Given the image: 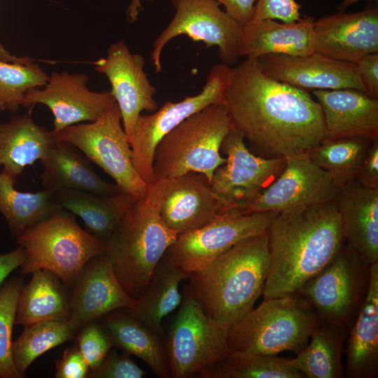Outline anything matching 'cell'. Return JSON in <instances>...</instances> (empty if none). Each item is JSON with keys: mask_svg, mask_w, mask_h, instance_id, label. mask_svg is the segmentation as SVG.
Wrapping results in <instances>:
<instances>
[{"mask_svg": "<svg viewBox=\"0 0 378 378\" xmlns=\"http://www.w3.org/2000/svg\"><path fill=\"white\" fill-rule=\"evenodd\" d=\"M234 128L266 158L307 153L326 137L323 113L307 90L275 80L257 58L233 68L225 99Z\"/></svg>", "mask_w": 378, "mask_h": 378, "instance_id": "6da1fadb", "label": "cell"}, {"mask_svg": "<svg viewBox=\"0 0 378 378\" xmlns=\"http://www.w3.org/2000/svg\"><path fill=\"white\" fill-rule=\"evenodd\" d=\"M267 231L270 265L263 300L296 293L345 243L336 199L279 213Z\"/></svg>", "mask_w": 378, "mask_h": 378, "instance_id": "7a4b0ae2", "label": "cell"}, {"mask_svg": "<svg viewBox=\"0 0 378 378\" xmlns=\"http://www.w3.org/2000/svg\"><path fill=\"white\" fill-rule=\"evenodd\" d=\"M270 265L268 234L244 239L200 270L188 285L204 313L229 327L262 295Z\"/></svg>", "mask_w": 378, "mask_h": 378, "instance_id": "3957f363", "label": "cell"}, {"mask_svg": "<svg viewBox=\"0 0 378 378\" xmlns=\"http://www.w3.org/2000/svg\"><path fill=\"white\" fill-rule=\"evenodd\" d=\"M321 321L300 293L263 300L228 327L230 354L276 356L285 351L300 354Z\"/></svg>", "mask_w": 378, "mask_h": 378, "instance_id": "277c9868", "label": "cell"}, {"mask_svg": "<svg viewBox=\"0 0 378 378\" xmlns=\"http://www.w3.org/2000/svg\"><path fill=\"white\" fill-rule=\"evenodd\" d=\"M178 234L168 227L146 200H136L106 241L115 275L126 293L139 298L153 272Z\"/></svg>", "mask_w": 378, "mask_h": 378, "instance_id": "5b68a950", "label": "cell"}, {"mask_svg": "<svg viewBox=\"0 0 378 378\" xmlns=\"http://www.w3.org/2000/svg\"><path fill=\"white\" fill-rule=\"evenodd\" d=\"M16 241L24 252L20 267L23 275L47 270L71 288L87 262L107 249L105 241L81 228L74 214L62 208L28 228Z\"/></svg>", "mask_w": 378, "mask_h": 378, "instance_id": "8992f818", "label": "cell"}, {"mask_svg": "<svg viewBox=\"0 0 378 378\" xmlns=\"http://www.w3.org/2000/svg\"><path fill=\"white\" fill-rule=\"evenodd\" d=\"M232 127L225 103L209 105L184 120L158 143L154 179L196 172L211 183L216 169L226 162L220 149Z\"/></svg>", "mask_w": 378, "mask_h": 378, "instance_id": "52a82bcc", "label": "cell"}, {"mask_svg": "<svg viewBox=\"0 0 378 378\" xmlns=\"http://www.w3.org/2000/svg\"><path fill=\"white\" fill-rule=\"evenodd\" d=\"M179 309L167 335V350L173 378H191L227 356L228 327L206 315L186 285Z\"/></svg>", "mask_w": 378, "mask_h": 378, "instance_id": "ba28073f", "label": "cell"}, {"mask_svg": "<svg viewBox=\"0 0 378 378\" xmlns=\"http://www.w3.org/2000/svg\"><path fill=\"white\" fill-rule=\"evenodd\" d=\"M370 265L345 241L333 260L297 293L322 323L351 328L369 286Z\"/></svg>", "mask_w": 378, "mask_h": 378, "instance_id": "9c48e42d", "label": "cell"}, {"mask_svg": "<svg viewBox=\"0 0 378 378\" xmlns=\"http://www.w3.org/2000/svg\"><path fill=\"white\" fill-rule=\"evenodd\" d=\"M55 139L76 147L108 174L125 192L137 200L146 199L147 184L132 164L130 144L122 125L117 103L94 122L63 129L55 135Z\"/></svg>", "mask_w": 378, "mask_h": 378, "instance_id": "30bf717a", "label": "cell"}, {"mask_svg": "<svg viewBox=\"0 0 378 378\" xmlns=\"http://www.w3.org/2000/svg\"><path fill=\"white\" fill-rule=\"evenodd\" d=\"M233 68L216 64L211 69L201 92L178 102H166L150 115H140L130 140L132 164L148 185L154 181L153 160L162 138L190 115L211 104L225 103Z\"/></svg>", "mask_w": 378, "mask_h": 378, "instance_id": "8fae6325", "label": "cell"}, {"mask_svg": "<svg viewBox=\"0 0 378 378\" xmlns=\"http://www.w3.org/2000/svg\"><path fill=\"white\" fill-rule=\"evenodd\" d=\"M243 135L232 127L220 151L226 162L214 172L210 185L220 200L222 212L243 213L281 174L285 158H266L250 150Z\"/></svg>", "mask_w": 378, "mask_h": 378, "instance_id": "7c38bea8", "label": "cell"}, {"mask_svg": "<svg viewBox=\"0 0 378 378\" xmlns=\"http://www.w3.org/2000/svg\"><path fill=\"white\" fill-rule=\"evenodd\" d=\"M279 213L243 214L229 210L206 224L178 236L167 254L189 275L207 266L238 242L267 230Z\"/></svg>", "mask_w": 378, "mask_h": 378, "instance_id": "4fadbf2b", "label": "cell"}, {"mask_svg": "<svg viewBox=\"0 0 378 378\" xmlns=\"http://www.w3.org/2000/svg\"><path fill=\"white\" fill-rule=\"evenodd\" d=\"M175 15L153 43L150 54L156 73L162 71L161 54L169 41L186 35L207 48L218 47L223 64H236L240 57L239 45L242 27L215 0H172Z\"/></svg>", "mask_w": 378, "mask_h": 378, "instance_id": "5bb4252c", "label": "cell"}, {"mask_svg": "<svg viewBox=\"0 0 378 378\" xmlns=\"http://www.w3.org/2000/svg\"><path fill=\"white\" fill-rule=\"evenodd\" d=\"M178 235L197 229L222 212V204L202 174L189 172L155 180L146 199Z\"/></svg>", "mask_w": 378, "mask_h": 378, "instance_id": "9a60e30c", "label": "cell"}, {"mask_svg": "<svg viewBox=\"0 0 378 378\" xmlns=\"http://www.w3.org/2000/svg\"><path fill=\"white\" fill-rule=\"evenodd\" d=\"M279 176L243 214L285 211L325 203L337 198L340 188L330 175L315 164L308 153L285 157Z\"/></svg>", "mask_w": 378, "mask_h": 378, "instance_id": "2e32d148", "label": "cell"}, {"mask_svg": "<svg viewBox=\"0 0 378 378\" xmlns=\"http://www.w3.org/2000/svg\"><path fill=\"white\" fill-rule=\"evenodd\" d=\"M88 82V76L84 73L52 71L46 85L26 93L24 107L46 106L54 116L55 135L70 125L94 122L116 102L110 91H92Z\"/></svg>", "mask_w": 378, "mask_h": 378, "instance_id": "e0dca14e", "label": "cell"}, {"mask_svg": "<svg viewBox=\"0 0 378 378\" xmlns=\"http://www.w3.org/2000/svg\"><path fill=\"white\" fill-rule=\"evenodd\" d=\"M93 64L109 80L110 92L120 108L122 127L130 141L141 113L158 109L154 99L157 90L144 71L145 59L141 55L132 53L122 40L111 44L107 56Z\"/></svg>", "mask_w": 378, "mask_h": 378, "instance_id": "ac0fdd59", "label": "cell"}, {"mask_svg": "<svg viewBox=\"0 0 378 378\" xmlns=\"http://www.w3.org/2000/svg\"><path fill=\"white\" fill-rule=\"evenodd\" d=\"M267 76L304 90L351 88L365 92L356 64L314 52L302 56L265 55L257 58Z\"/></svg>", "mask_w": 378, "mask_h": 378, "instance_id": "d6986e66", "label": "cell"}, {"mask_svg": "<svg viewBox=\"0 0 378 378\" xmlns=\"http://www.w3.org/2000/svg\"><path fill=\"white\" fill-rule=\"evenodd\" d=\"M314 51L328 57L356 64L378 53V8L368 5L357 13H337L314 23Z\"/></svg>", "mask_w": 378, "mask_h": 378, "instance_id": "ffe728a7", "label": "cell"}, {"mask_svg": "<svg viewBox=\"0 0 378 378\" xmlns=\"http://www.w3.org/2000/svg\"><path fill=\"white\" fill-rule=\"evenodd\" d=\"M69 318L78 330L95 319L131 309L136 300L118 280L106 253L92 258L76 281L69 297Z\"/></svg>", "mask_w": 378, "mask_h": 378, "instance_id": "44dd1931", "label": "cell"}, {"mask_svg": "<svg viewBox=\"0 0 378 378\" xmlns=\"http://www.w3.org/2000/svg\"><path fill=\"white\" fill-rule=\"evenodd\" d=\"M323 113L326 137L378 139V98L351 88L314 90Z\"/></svg>", "mask_w": 378, "mask_h": 378, "instance_id": "7402d4cb", "label": "cell"}, {"mask_svg": "<svg viewBox=\"0 0 378 378\" xmlns=\"http://www.w3.org/2000/svg\"><path fill=\"white\" fill-rule=\"evenodd\" d=\"M336 202L345 241L368 265L378 262V189L354 180L341 188Z\"/></svg>", "mask_w": 378, "mask_h": 378, "instance_id": "603a6c76", "label": "cell"}, {"mask_svg": "<svg viewBox=\"0 0 378 378\" xmlns=\"http://www.w3.org/2000/svg\"><path fill=\"white\" fill-rule=\"evenodd\" d=\"M314 20L311 16L282 23L271 19H252L242 27L239 55L258 58L270 54H311L315 52Z\"/></svg>", "mask_w": 378, "mask_h": 378, "instance_id": "cb8c5ba5", "label": "cell"}, {"mask_svg": "<svg viewBox=\"0 0 378 378\" xmlns=\"http://www.w3.org/2000/svg\"><path fill=\"white\" fill-rule=\"evenodd\" d=\"M44 169L41 174L43 190L52 194L64 190L88 192L111 196L125 192L117 185L102 179L88 159L74 146L55 140L47 155L40 160Z\"/></svg>", "mask_w": 378, "mask_h": 378, "instance_id": "d4e9b609", "label": "cell"}, {"mask_svg": "<svg viewBox=\"0 0 378 378\" xmlns=\"http://www.w3.org/2000/svg\"><path fill=\"white\" fill-rule=\"evenodd\" d=\"M344 372L349 378L378 376V262L370 265L366 297L350 328Z\"/></svg>", "mask_w": 378, "mask_h": 378, "instance_id": "484cf974", "label": "cell"}, {"mask_svg": "<svg viewBox=\"0 0 378 378\" xmlns=\"http://www.w3.org/2000/svg\"><path fill=\"white\" fill-rule=\"evenodd\" d=\"M52 130L36 124L30 113L0 122V167L15 178L42 160L55 142Z\"/></svg>", "mask_w": 378, "mask_h": 378, "instance_id": "4316f807", "label": "cell"}, {"mask_svg": "<svg viewBox=\"0 0 378 378\" xmlns=\"http://www.w3.org/2000/svg\"><path fill=\"white\" fill-rule=\"evenodd\" d=\"M103 326L113 346L142 360L160 378L172 377L165 337L125 309L106 315Z\"/></svg>", "mask_w": 378, "mask_h": 378, "instance_id": "83f0119b", "label": "cell"}, {"mask_svg": "<svg viewBox=\"0 0 378 378\" xmlns=\"http://www.w3.org/2000/svg\"><path fill=\"white\" fill-rule=\"evenodd\" d=\"M189 274L177 266L167 253L160 260L144 293L136 300L128 313L136 319L165 337L162 319L177 308L182 300L180 283Z\"/></svg>", "mask_w": 378, "mask_h": 378, "instance_id": "f1b7e54d", "label": "cell"}, {"mask_svg": "<svg viewBox=\"0 0 378 378\" xmlns=\"http://www.w3.org/2000/svg\"><path fill=\"white\" fill-rule=\"evenodd\" d=\"M54 197L61 208L83 220L87 231L105 242L137 200L126 192L106 196L77 190L60 191Z\"/></svg>", "mask_w": 378, "mask_h": 378, "instance_id": "f546056e", "label": "cell"}, {"mask_svg": "<svg viewBox=\"0 0 378 378\" xmlns=\"http://www.w3.org/2000/svg\"><path fill=\"white\" fill-rule=\"evenodd\" d=\"M31 281L21 290L15 325L24 326L46 321L66 320L70 316L69 297L64 285L52 272H34Z\"/></svg>", "mask_w": 378, "mask_h": 378, "instance_id": "4dcf8cb0", "label": "cell"}, {"mask_svg": "<svg viewBox=\"0 0 378 378\" xmlns=\"http://www.w3.org/2000/svg\"><path fill=\"white\" fill-rule=\"evenodd\" d=\"M346 327L321 323L313 332L307 346L288 363L309 378H341Z\"/></svg>", "mask_w": 378, "mask_h": 378, "instance_id": "1f68e13d", "label": "cell"}, {"mask_svg": "<svg viewBox=\"0 0 378 378\" xmlns=\"http://www.w3.org/2000/svg\"><path fill=\"white\" fill-rule=\"evenodd\" d=\"M16 181L3 171L0 173V213L15 238L61 208L52 192L46 190L20 192L14 187Z\"/></svg>", "mask_w": 378, "mask_h": 378, "instance_id": "d6a6232c", "label": "cell"}, {"mask_svg": "<svg viewBox=\"0 0 378 378\" xmlns=\"http://www.w3.org/2000/svg\"><path fill=\"white\" fill-rule=\"evenodd\" d=\"M372 141L363 137L324 139L307 153L312 161L341 189L355 180Z\"/></svg>", "mask_w": 378, "mask_h": 378, "instance_id": "836d02e7", "label": "cell"}, {"mask_svg": "<svg viewBox=\"0 0 378 378\" xmlns=\"http://www.w3.org/2000/svg\"><path fill=\"white\" fill-rule=\"evenodd\" d=\"M199 378H304L276 356L229 354L200 372Z\"/></svg>", "mask_w": 378, "mask_h": 378, "instance_id": "e575fe53", "label": "cell"}, {"mask_svg": "<svg viewBox=\"0 0 378 378\" xmlns=\"http://www.w3.org/2000/svg\"><path fill=\"white\" fill-rule=\"evenodd\" d=\"M78 330L69 318L46 321L24 326L22 334L13 342V358L18 372L24 377L27 368L41 355L73 339Z\"/></svg>", "mask_w": 378, "mask_h": 378, "instance_id": "d590c367", "label": "cell"}, {"mask_svg": "<svg viewBox=\"0 0 378 378\" xmlns=\"http://www.w3.org/2000/svg\"><path fill=\"white\" fill-rule=\"evenodd\" d=\"M0 60V112L16 113L24 105L26 93L46 85L49 76L35 62Z\"/></svg>", "mask_w": 378, "mask_h": 378, "instance_id": "8d00e7d4", "label": "cell"}, {"mask_svg": "<svg viewBox=\"0 0 378 378\" xmlns=\"http://www.w3.org/2000/svg\"><path fill=\"white\" fill-rule=\"evenodd\" d=\"M22 286L21 279L13 278L0 288V378L23 377L15 365L12 351V330Z\"/></svg>", "mask_w": 378, "mask_h": 378, "instance_id": "74e56055", "label": "cell"}, {"mask_svg": "<svg viewBox=\"0 0 378 378\" xmlns=\"http://www.w3.org/2000/svg\"><path fill=\"white\" fill-rule=\"evenodd\" d=\"M75 345L88 364L90 372L100 365L113 347V342L104 327L94 321L81 328Z\"/></svg>", "mask_w": 378, "mask_h": 378, "instance_id": "f35d334b", "label": "cell"}, {"mask_svg": "<svg viewBox=\"0 0 378 378\" xmlns=\"http://www.w3.org/2000/svg\"><path fill=\"white\" fill-rule=\"evenodd\" d=\"M130 355L110 350L100 365L91 372L92 378H141L146 372L137 365Z\"/></svg>", "mask_w": 378, "mask_h": 378, "instance_id": "ab89813d", "label": "cell"}, {"mask_svg": "<svg viewBox=\"0 0 378 378\" xmlns=\"http://www.w3.org/2000/svg\"><path fill=\"white\" fill-rule=\"evenodd\" d=\"M301 6L295 0H257L252 19L279 20L293 22L301 18Z\"/></svg>", "mask_w": 378, "mask_h": 378, "instance_id": "60d3db41", "label": "cell"}, {"mask_svg": "<svg viewBox=\"0 0 378 378\" xmlns=\"http://www.w3.org/2000/svg\"><path fill=\"white\" fill-rule=\"evenodd\" d=\"M57 378L88 377L90 369L77 346L67 348L60 359L55 361Z\"/></svg>", "mask_w": 378, "mask_h": 378, "instance_id": "b9f144b4", "label": "cell"}, {"mask_svg": "<svg viewBox=\"0 0 378 378\" xmlns=\"http://www.w3.org/2000/svg\"><path fill=\"white\" fill-rule=\"evenodd\" d=\"M355 180L365 188L378 189V139L372 141Z\"/></svg>", "mask_w": 378, "mask_h": 378, "instance_id": "7bdbcfd3", "label": "cell"}, {"mask_svg": "<svg viewBox=\"0 0 378 378\" xmlns=\"http://www.w3.org/2000/svg\"><path fill=\"white\" fill-rule=\"evenodd\" d=\"M356 66L365 93L372 98H378V53L365 55Z\"/></svg>", "mask_w": 378, "mask_h": 378, "instance_id": "ee69618b", "label": "cell"}, {"mask_svg": "<svg viewBox=\"0 0 378 378\" xmlns=\"http://www.w3.org/2000/svg\"><path fill=\"white\" fill-rule=\"evenodd\" d=\"M225 8V11L241 27L254 15L257 0H215Z\"/></svg>", "mask_w": 378, "mask_h": 378, "instance_id": "f6af8a7d", "label": "cell"}, {"mask_svg": "<svg viewBox=\"0 0 378 378\" xmlns=\"http://www.w3.org/2000/svg\"><path fill=\"white\" fill-rule=\"evenodd\" d=\"M24 260V252L20 246L10 252L0 254V286L13 271L20 267Z\"/></svg>", "mask_w": 378, "mask_h": 378, "instance_id": "bcb514c9", "label": "cell"}, {"mask_svg": "<svg viewBox=\"0 0 378 378\" xmlns=\"http://www.w3.org/2000/svg\"><path fill=\"white\" fill-rule=\"evenodd\" d=\"M0 60L8 62H18V63H22V64H27V63L36 61L35 59H32L27 56L18 57L14 55H12L1 43H0Z\"/></svg>", "mask_w": 378, "mask_h": 378, "instance_id": "7dc6e473", "label": "cell"}, {"mask_svg": "<svg viewBox=\"0 0 378 378\" xmlns=\"http://www.w3.org/2000/svg\"><path fill=\"white\" fill-rule=\"evenodd\" d=\"M142 9L141 0H132L127 9L128 18L131 22L137 20L139 13Z\"/></svg>", "mask_w": 378, "mask_h": 378, "instance_id": "c3c4849f", "label": "cell"}, {"mask_svg": "<svg viewBox=\"0 0 378 378\" xmlns=\"http://www.w3.org/2000/svg\"><path fill=\"white\" fill-rule=\"evenodd\" d=\"M360 1H377L378 0H343L342 2L338 6V10L345 11V10L352 4Z\"/></svg>", "mask_w": 378, "mask_h": 378, "instance_id": "681fc988", "label": "cell"}, {"mask_svg": "<svg viewBox=\"0 0 378 378\" xmlns=\"http://www.w3.org/2000/svg\"><path fill=\"white\" fill-rule=\"evenodd\" d=\"M148 1H154V0H148Z\"/></svg>", "mask_w": 378, "mask_h": 378, "instance_id": "f907efd6", "label": "cell"}]
</instances>
